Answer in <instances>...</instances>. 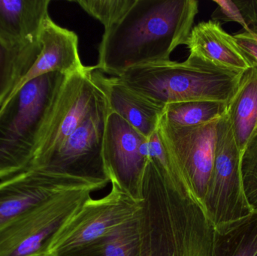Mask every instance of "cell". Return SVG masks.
Instances as JSON below:
<instances>
[{"label": "cell", "mask_w": 257, "mask_h": 256, "mask_svg": "<svg viewBox=\"0 0 257 256\" xmlns=\"http://www.w3.org/2000/svg\"><path fill=\"white\" fill-rule=\"evenodd\" d=\"M199 12L196 0H136L105 30L95 69L112 77L133 68L172 61L185 45Z\"/></svg>", "instance_id": "cell-1"}, {"label": "cell", "mask_w": 257, "mask_h": 256, "mask_svg": "<svg viewBox=\"0 0 257 256\" xmlns=\"http://www.w3.org/2000/svg\"><path fill=\"white\" fill-rule=\"evenodd\" d=\"M66 77L53 72L35 78L0 106V179L25 171L34 159Z\"/></svg>", "instance_id": "cell-2"}, {"label": "cell", "mask_w": 257, "mask_h": 256, "mask_svg": "<svg viewBox=\"0 0 257 256\" xmlns=\"http://www.w3.org/2000/svg\"><path fill=\"white\" fill-rule=\"evenodd\" d=\"M242 75L188 57L183 63L170 61L133 68L117 78L142 97L165 107L190 101H214L228 105Z\"/></svg>", "instance_id": "cell-3"}, {"label": "cell", "mask_w": 257, "mask_h": 256, "mask_svg": "<svg viewBox=\"0 0 257 256\" xmlns=\"http://www.w3.org/2000/svg\"><path fill=\"white\" fill-rule=\"evenodd\" d=\"M111 189L99 198L89 197L65 221L56 234L47 256H71L90 246L114 228L140 219L145 198L106 172Z\"/></svg>", "instance_id": "cell-4"}, {"label": "cell", "mask_w": 257, "mask_h": 256, "mask_svg": "<svg viewBox=\"0 0 257 256\" xmlns=\"http://www.w3.org/2000/svg\"><path fill=\"white\" fill-rule=\"evenodd\" d=\"M109 183V177H98L72 186L1 227L0 256H47L65 221Z\"/></svg>", "instance_id": "cell-5"}, {"label": "cell", "mask_w": 257, "mask_h": 256, "mask_svg": "<svg viewBox=\"0 0 257 256\" xmlns=\"http://www.w3.org/2000/svg\"><path fill=\"white\" fill-rule=\"evenodd\" d=\"M241 154L227 114L217 125L214 166L204 200V210L217 232L253 213L243 187Z\"/></svg>", "instance_id": "cell-6"}, {"label": "cell", "mask_w": 257, "mask_h": 256, "mask_svg": "<svg viewBox=\"0 0 257 256\" xmlns=\"http://www.w3.org/2000/svg\"><path fill=\"white\" fill-rule=\"evenodd\" d=\"M219 120L193 127H181L161 118L157 129L175 167L180 188L203 210L214 166Z\"/></svg>", "instance_id": "cell-7"}, {"label": "cell", "mask_w": 257, "mask_h": 256, "mask_svg": "<svg viewBox=\"0 0 257 256\" xmlns=\"http://www.w3.org/2000/svg\"><path fill=\"white\" fill-rule=\"evenodd\" d=\"M93 66L66 77L45 125L34 159L26 170L48 160L91 113L107 105L102 90L91 78Z\"/></svg>", "instance_id": "cell-8"}, {"label": "cell", "mask_w": 257, "mask_h": 256, "mask_svg": "<svg viewBox=\"0 0 257 256\" xmlns=\"http://www.w3.org/2000/svg\"><path fill=\"white\" fill-rule=\"evenodd\" d=\"M108 113V105L91 113L35 171L65 175L107 176L102 149Z\"/></svg>", "instance_id": "cell-9"}, {"label": "cell", "mask_w": 257, "mask_h": 256, "mask_svg": "<svg viewBox=\"0 0 257 256\" xmlns=\"http://www.w3.org/2000/svg\"><path fill=\"white\" fill-rule=\"evenodd\" d=\"M50 0H0V44L26 74L41 51L42 27Z\"/></svg>", "instance_id": "cell-10"}, {"label": "cell", "mask_w": 257, "mask_h": 256, "mask_svg": "<svg viewBox=\"0 0 257 256\" xmlns=\"http://www.w3.org/2000/svg\"><path fill=\"white\" fill-rule=\"evenodd\" d=\"M102 176L64 175L25 170L0 182V228L62 191Z\"/></svg>", "instance_id": "cell-11"}, {"label": "cell", "mask_w": 257, "mask_h": 256, "mask_svg": "<svg viewBox=\"0 0 257 256\" xmlns=\"http://www.w3.org/2000/svg\"><path fill=\"white\" fill-rule=\"evenodd\" d=\"M147 144L148 138L115 113H108L102 149L105 171L135 193L146 163Z\"/></svg>", "instance_id": "cell-12"}, {"label": "cell", "mask_w": 257, "mask_h": 256, "mask_svg": "<svg viewBox=\"0 0 257 256\" xmlns=\"http://www.w3.org/2000/svg\"><path fill=\"white\" fill-rule=\"evenodd\" d=\"M39 41L41 51L39 57L9 97L29 81L42 75L58 72L68 76L85 68L80 58L76 33L57 25L51 17L42 27Z\"/></svg>", "instance_id": "cell-13"}, {"label": "cell", "mask_w": 257, "mask_h": 256, "mask_svg": "<svg viewBox=\"0 0 257 256\" xmlns=\"http://www.w3.org/2000/svg\"><path fill=\"white\" fill-rule=\"evenodd\" d=\"M186 45L189 57L223 70L244 74L253 67L235 37L212 20L193 27Z\"/></svg>", "instance_id": "cell-14"}, {"label": "cell", "mask_w": 257, "mask_h": 256, "mask_svg": "<svg viewBox=\"0 0 257 256\" xmlns=\"http://www.w3.org/2000/svg\"><path fill=\"white\" fill-rule=\"evenodd\" d=\"M91 78L103 93L109 112L120 116L145 138L157 131L165 107L142 97L116 77L105 76L95 66Z\"/></svg>", "instance_id": "cell-15"}, {"label": "cell", "mask_w": 257, "mask_h": 256, "mask_svg": "<svg viewBox=\"0 0 257 256\" xmlns=\"http://www.w3.org/2000/svg\"><path fill=\"white\" fill-rule=\"evenodd\" d=\"M228 119L241 154L257 135V66L244 72L227 106Z\"/></svg>", "instance_id": "cell-16"}, {"label": "cell", "mask_w": 257, "mask_h": 256, "mask_svg": "<svg viewBox=\"0 0 257 256\" xmlns=\"http://www.w3.org/2000/svg\"><path fill=\"white\" fill-rule=\"evenodd\" d=\"M226 103L214 101H190L166 105L161 118L181 127H193L219 120L227 112Z\"/></svg>", "instance_id": "cell-17"}, {"label": "cell", "mask_w": 257, "mask_h": 256, "mask_svg": "<svg viewBox=\"0 0 257 256\" xmlns=\"http://www.w3.org/2000/svg\"><path fill=\"white\" fill-rule=\"evenodd\" d=\"M214 256H257V213L215 234Z\"/></svg>", "instance_id": "cell-18"}, {"label": "cell", "mask_w": 257, "mask_h": 256, "mask_svg": "<svg viewBox=\"0 0 257 256\" xmlns=\"http://www.w3.org/2000/svg\"><path fill=\"white\" fill-rule=\"evenodd\" d=\"M142 218V216L140 219L114 228L83 249L91 251L99 256H140Z\"/></svg>", "instance_id": "cell-19"}, {"label": "cell", "mask_w": 257, "mask_h": 256, "mask_svg": "<svg viewBox=\"0 0 257 256\" xmlns=\"http://www.w3.org/2000/svg\"><path fill=\"white\" fill-rule=\"evenodd\" d=\"M136 0H79L75 1L90 16L100 21L105 30L114 25Z\"/></svg>", "instance_id": "cell-20"}, {"label": "cell", "mask_w": 257, "mask_h": 256, "mask_svg": "<svg viewBox=\"0 0 257 256\" xmlns=\"http://www.w3.org/2000/svg\"><path fill=\"white\" fill-rule=\"evenodd\" d=\"M241 169L247 202L253 211L257 213V135L241 155Z\"/></svg>", "instance_id": "cell-21"}, {"label": "cell", "mask_w": 257, "mask_h": 256, "mask_svg": "<svg viewBox=\"0 0 257 256\" xmlns=\"http://www.w3.org/2000/svg\"><path fill=\"white\" fill-rule=\"evenodd\" d=\"M217 8L211 15V20L220 24L228 22H235L241 24L245 30V24L241 12L235 2L231 0H214Z\"/></svg>", "instance_id": "cell-22"}, {"label": "cell", "mask_w": 257, "mask_h": 256, "mask_svg": "<svg viewBox=\"0 0 257 256\" xmlns=\"http://www.w3.org/2000/svg\"><path fill=\"white\" fill-rule=\"evenodd\" d=\"M239 46L246 54L252 66H257V33L244 31L233 35Z\"/></svg>", "instance_id": "cell-23"}, {"label": "cell", "mask_w": 257, "mask_h": 256, "mask_svg": "<svg viewBox=\"0 0 257 256\" xmlns=\"http://www.w3.org/2000/svg\"><path fill=\"white\" fill-rule=\"evenodd\" d=\"M245 24L244 31L257 33V0H235Z\"/></svg>", "instance_id": "cell-24"}]
</instances>
